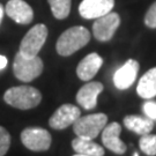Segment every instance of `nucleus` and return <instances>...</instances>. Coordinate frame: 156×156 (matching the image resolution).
<instances>
[{"instance_id":"1","label":"nucleus","mask_w":156,"mask_h":156,"mask_svg":"<svg viewBox=\"0 0 156 156\" xmlns=\"http://www.w3.org/2000/svg\"><path fill=\"white\" fill-rule=\"evenodd\" d=\"M89 41V30L82 26H75L65 30L59 36L56 44L57 52L62 57H68L86 46Z\"/></svg>"},{"instance_id":"9","label":"nucleus","mask_w":156,"mask_h":156,"mask_svg":"<svg viewBox=\"0 0 156 156\" xmlns=\"http://www.w3.org/2000/svg\"><path fill=\"white\" fill-rule=\"evenodd\" d=\"M139 72V62L134 59H128L113 74V84L119 90L128 89L135 82Z\"/></svg>"},{"instance_id":"17","label":"nucleus","mask_w":156,"mask_h":156,"mask_svg":"<svg viewBox=\"0 0 156 156\" xmlns=\"http://www.w3.org/2000/svg\"><path fill=\"white\" fill-rule=\"evenodd\" d=\"M72 148L76 154L87 156H104V148L90 139L75 138L72 141Z\"/></svg>"},{"instance_id":"14","label":"nucleus","mask_w":156,"mask_h":156,"mask_svg":"<svg viewBox=\"0 0 156 156\" xmlns=\"http://www.w3.org/2000/svg\"><path fill=\"white\" fill-rule=\"evenodd\" d=\"M102 65H103V59L98 53L93 52L87 55L79 62L76 67V74L79 79L82 81H90L100 71Z\"/></svg>"},{"instance_id":"21","label":"nucleus","mask_w":156,"mask_h":156,"mask_svg":"<svg viewBox=\"0 0 156 156\" xmlns=\"http://www.w3.org/2000/svg\"><path fill=\"white\" fill-rule=\"evenodd\" d=\"M145 24L148 28H156V1L149 7L145 15Z\"/></svg>"},{"instance_id":"5","label":"nucleus","mask_w":156,"mask_h":156,"mask_svg":"<svg viewBox=\"0 0 156 156\" xmlns=\"http://www.w3.org/2000/svg\"><path fill=\"white\" fill-rule=\"evenodd\" d=\"M48 38V28L43 23H38L26 34L21 41L19 52L27 58H33L38 55Z\"/></svg>"},{"instance_id":"23","label":"nucleus","mask_w":156,"mask_h":156,"mask_svg":"<svg viewBox=\"0 0 156 156\" xmlns=\"http://www.w3.org/2000/svg\"><path fill=\"white\" fill-rule=\"evenodd\" d=\"M7 64H8L7 58H6L5 56H0V71L4 69V68L7 66Z\"/></svg>"},{"instance_id":"4","label":"nucleus","mask_w":156,"mask_h":156,"mask_svg":"<svg viewBox=\"0 0 156 156\" xmlns=\"http://www.w3.org/2000/svg\"><path fill=\"white\" fill-rule=\"evenodd\" d=\"M43 60L38 56L33 58H27L17 52L14 62H13V71L15 78L23 82H30L38 78L43 72Z\"/></svg>"},{"instance_id":"15","label":"nucleus","mask_w":156,"mask_h":156,"mask_svg":"<svg viewBox=\"0 0 156 156\" xmlns=\"http://www.w3.org/2000/svg\"><path fill=\"white\" fill-rule=\"evenodd\" d=\"M136 93L141 98L151 100L156 96V67L151 68L149 71L141 76L138 82Z\"/></svg>"},{"instance_id":"10","label":"nucleus","mask_w":156,"mask_h":156,"mask_svg":"<svg viewBox=\"0 0 156 156\" xmlns=\"http://www.w3.org/2000/svg\"><path fill=\"white\" fill-rule=\"evenodd\" d=\"M115 0H82L79 6L80 15L87 19H97L112 11Z\"/></svg>"},{"instance_id":"26","label":"nucleus","mask_w":156,"mask_h":156,"mask_svg":"<svg viewBox=\"0 0 156 156\" xmlns=\"http://www.w3.org/2000/svg\"><path fill=\"white\" fill-rule=\"evenodd\" d=\"M133 156H139V154H138V153H134Z\"/></svg>"},{"instance_id":"20","label":"nucleus","mask_w":156,"mask_h":156,"mask_svg":"<svg viewBox=\"0 0 156 156\" xmlns=\"http://www.w3.org/2000/svg\"><path fill=\"white\" fill-rule=\"evenodd\" d=\"M11 147V134L8 131L0 126V156H5Z\"/></svg>"},{"instance_id":"19","label":"nucleus","mask_w":156,"mask_h":156,"mask_svg":"<svg viewBox=\"0 0 156 156\" xmlns=\"http://www.w3.org/2000/svg\"><path fill=\"white\" fill-rule=\"evenodd\" d=\"M139 147L141 151L148 156L156 155V135L154 134H145L141 136L139 141Z\"/></svg>"},{"instance_id":"25","label":"nucleus","mask_w":156,"mask_h":156,"mask_svg":"<svg viewBox=\"0 0 156 156\" xmlns=\"http://www.w3.org/2000/svg\"><path fill=\"white\" fill-rule=\"evenodd\" d=\"M73 156H87V155H82V154H75V155H73Z\"/></svg>"},{"instance_id":"11","label":"nucleus","mask_w":156,"mask_h":156,"mask_svg":"<svg viewBox=\"0 0 156 156\" xmlns=\"http://www.w3.org/2000/svg\"><path fill=\"white\" fill-rule=\"evenodd\" d=\"M120 132L122 126L116 122L105 125V127L102 131V142L104 147L117 155H123L127 149L126 145L119 138Z\"/></svg>"},{"instance_id":"8","label":"nucleus","mask_w":156,"mask_h":156,"mask_svg":"<svg viewBox=\"0 0 156 156\" xmlns=\"http://www.w3.org/2000/svg\"><path fill=\"white\" fill-rule=\"evenodd\" d=\"M79 117H81V110L78 106L73 104H62L51 116L49 125L55 129H65L75 123Z\"/></svg>"},{"instance_id":"6","label":"nucleus","mask_w":156,"mask_h":156,"mask_svg":"<svg viewBox=\"0 0 156 156\" xmlns=\"http://www.w3.org/2000/svg\"><path fill=\"white\" fill-rule=\"evenodd\" d=\"M21 142L26 148L33 151H45L50 148L51 134L41 127H28L21 133Z\"/></svg>"},{"instance_id":"2","label":"nucleus","mask_w":156,"mask_h":156,"mask_svg":"<svg viewBox=\"0 0 156 156\" xmlns=\"http://www.w3.org/2000/svg\"><path fill=\"white\" fill-rule=\"evenodd\" d=\"M4 100L13 108L29 110L36 108L41 103L42 94L38 89L30 86H16L6 90Z\"/></svg>"},{"instance_id":"22","label":"nucleus","mask_w":156,"mask_h":156,"mask_svg":"<svg viewBox=\"0 0 156 156\" xmlns=\"http://www.w3.org/2000/svg\"><path fill=\"white\" fill-rule=\"evenodd\" d=\"M142 110L146 117L151 119V120H156V102L153 101H146L142 105Z\"/></svg>"},{"instance_id":"18","label":"nucleus","mask_w":156,"mask_h":156,"mask_svg":"<svg viewBox=\"0 0 156 156\" xmlns=\"http://www.w3.org/2000/svg\"><path fill=\"white\" fill-rule=\"evenodd\" d=\"M53 16L58 20H64L69 15L72 0H48Z\"/></svg>"},{"instance_id":"3","label":"nucleus","mask_w":156,"mask_h":156,"mask_svg":"<svg viewBox=\"0 0 156 156\" xmlns=\"http://www.w3.org/2000/svg\"><path fill=\"white\" fill-rule=\"evenodd\" d=\"M108 123V116L104 113H93L79 117L73 124V131L79 138L94 140L103 131Z\"/></svg>"},{"instance_id":"24","label":"nucleus","mask_w":156,"mask_h":156,"mask_svg":"<svg viewBox=\"0 0 156 156\" xmlns=\"http://www.w3.org/2000/svg\"><path fill=\"white\" fill-rule=\"evenodd\" d=\"M4 14H5V7L0 4V23H1V21H2Z\"/></svg>"},{"instance_id":"16","label":"nucleus","mask_w":156,"mask_h":156,"mask_svg":"<svg viewBox=\"0 0 156 156\" xmlns=\"http://www.w3.org/2000/svg\"><path fill=\"white\" fill-rule=\"evenodd\" d=\"M124 125L125 127L132 131L134 133L145 135L151 133L154 128V120L147 117H140L135 115H129L124 118Z\"/></svg>"},{"instance_id":"12","label":"nucleus","mask_w":156,"mask_h":156,"mask_svg":"<svg viewBox=\"0 0 156 156\" xmlns=\"http://www.w3.org/2000/svg\"><path fill=\"white\" fill-rule=\"evenodd\" d=\"M104 87L101 82L91 81L83 84L76 94V102L81 108L91 110L97 105V97L103 91Z\"/></svg>"},{"instance_id":"7","label":"nucleus","mask_w":156,"mask_h":156,"mask_svg":"<svg viewBox=\"0 0 156 156\" xmlns=\"http://www.w3.org/2000/svg\"><path fill=\"white\" fill-rule=\"evenodd\" d=\"M120 26V16L117 13L110 12L105 15L97 17L93 24V35L100 42H108L113 37Z\"/></svg>"},{"instance_id":"13","label":"nucleus","mask_w":156,"mask_h":156,"mask_svg":"<svg viewBox=\"0 0 156 156\" xmlns=\"http://www.w3.org/2000/svg\"><path fill=\"white\" fill-rule=\"evenodd\" d=\"M5 12L19 24H29L34 19L33 8L23 0H9L6 4Z\"/></svg>"}]
</instances>
